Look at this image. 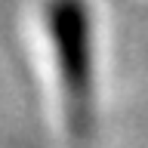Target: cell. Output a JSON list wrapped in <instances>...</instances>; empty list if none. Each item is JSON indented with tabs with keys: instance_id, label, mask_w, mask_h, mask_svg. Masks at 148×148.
Instances as JSON below:
<instances>
[{
	"instance_id": "obj_1",
	"label": "cell",
	"mask_w": 148,
	"mask_h": 148,
	"mask_svg": "<svg viewBox=\"0 0 148 148\" xmlns=\"http://www.w3.org/2000/svg\"><path fill=\"white\" fill-rule=\"evenodd\" d=\"M46 22H49V34L56 43L68 123L74 133H83L90 123V102H92L90 12L83 6V0H49Z\"/></svg>"
}]
</instances>
